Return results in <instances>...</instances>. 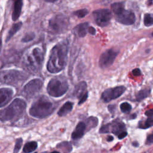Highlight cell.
<instances>
[{"label":"cell","instance_id":"obj_1","mask_svg":"<svg viewBox=\"0 0 153 153\" xmlns=\"http://www.w3.org/2000/svg\"><path fill=\"white\" fill-rule=\"evenodd\" d=\"M68 54V43L66 41L57 43L51 49L47 64L48 71L56 74L62 71L66 66Z\"/></svg>","mask_w":153,"mask_h":153},{"label":"cell","instance_id":"obj_2","mask_svg":"<svg viewBox=\"0 0 153 153\" xmlns=\"http://www.w3.org/2000/svg\"><path fill=\"white\" fill-rule=\"evenodd\" d=\"M44 59V50L39 46H34L28 50L23 57L22 65L28 72L36 74L39 72Z\"/></svg>","mask_w":153,"mask_h":153},{"label":"cell","instance_id":"obj_3","mask_svg":"<svg viewBox=\"0 0 153 153\" xmlns=\"http://www.w3.org/2000/svg\"><path fill=\"white\" fill-rule=\"evenodd\" d=\"M26 107L25 100L15 99L6 108L0 111V120L2 121H16L23 114Z\"/></svg>","mask_w":153,"mask_h":153},{"label":"cell","instance_id":"obj_4","mask_svg":"<svg viewBox=\"0 0 153 153\" xmlns=\"http://www.w3.org/2000/svg\"><path fill=\"white\" fill-rule=\"evenodd\" d=\"M53 104L45 96H41L33 103L29 109V114L36 118H44L54 111Z\"/></svg>","mask_w":153,"mask_h":153},{"label":"cell","instance_id":"obj_5","mask_svg":"<svg viewBox=\"0 0 153 153\" xmlns=\"http://www.w3.org/2000/svg\"><path fill=\"white\" fill-rule=\"evenodd\" d=\"M26 78L25 73L16 69L4 70L0 72V81L6 84H17L23 82Z\"/></svg>","mask_w":153,"mask_h":153},{"label":"cell","instance_id":"obj_6","mask_svg":"<svg viewBox=\"0 0 153 153\" xmlns=\"http://www.w3.org/2000/svg\"><path fill=\"white\" fill-rule=\"evenodd\" d=\"M68 90V84L66 80L59 78L51 79L48 83L47 90L49 95L59 97L64 95Z\"/></svg>","mask_w":153,"mask_h":153},{"label":"cell","instance_id":"obj_7","mask_svg":"<svg viewBox=\"0 0 153 153\" xmlns=\"http://www.w3.org/2000/svg\"><path fill=\"white\" fill-rule=\"evenodd\" d=\"M69 26L68 19L62 14H57L48 22V29L54 33L64 32Z\"/></svg>","mask_w":153,"mask_h":153},{"label":"cell","instance_id":"obj_8","mask_svg":"<svg viewBox=\"0 0 153 153\" xmlns=\"http://www.w3.org/2000/svg\"><path fill=\"white\" fill-rule=\"evenodd\" d=\"M43 85L41 79H33L29 81L24 87L23 93L25 97H32L39 91Z\"/></svg>","mask_w":153,"mask_h":153},{"label":"cell","instance_id":"obj_9","mask_svg":"<svg viewBox=\"0 0 153 153\" xmlns=\"http://www.w3.org/2000/svg\"><path fill=\"white\" fill-rule=\"evenodd\" d=\"M93 16L95 22L101 27L107 26L111 19V12L108 9H99L93 11Z\"/></svg>","mask_w":153,"mask_h":153},{"label":"cell","instance_id":"obj_10","mask_svg":"<svg viewBox=\"0 0 153 153\" xmlns=\"http://www.w3.org/2000/svg\"><path fill=\"white\" fill-rule=\"evenodd\" d=\"M118 53V50L113 48L109 49L103 52L101 54L99 61L100 67L102 68H106L111 66L115 61Z\"/></svg>","mask_w":153,"mask_h":153},{"label":"cell","instance_id":"obj_11","mask_svg":"<svg viewBox=\"0 0 153 153\" xmlns=\"http://www.w3.org/2000/svg\"><path fill=\"white\" fill-rule=\"evenodd\" d=\"M125 90L126 88L124 86H118L112 88H108L102 94L101 99L105 102H109L120 97Z\"/></svg>","mask_w":153,"mask_h":153},{"label":"cell","instance_id":"obj_12","mask_svg":"<svg viewBox=\"0 0 153 153\" xmlns=\"http://www.w3.org/2000/svg\"><path fill=\"white\" fill-rule=\"evenodd\" d=\"M115 19L118 22L125 25H133L136 20L134 14L125 9L120 13L115 14Z\"/></svg>","mask_w":153,"mask_h":153},{"label":"cell","instance_id":"obj_13","mask_svg":"<svg viewBox=\"0 0 153 153\" xmlns=\"http://www.w3.org/2000/svg\"><path fill=\"white\" fill-rule=\"evenodd\" d=\"M13 91L10 88H0V108L6 105L11 99Z\"/></svg>","mask_w":153,"mask_h":153},{"label":"cell","instance_id":"obj_14","mask_svg":"<svg viewBox=\"0 0 153 153\" xmlns=\"http://www.w3.org/2000/svg\"><path fill=\"white\" fill-rule=\"evenodd\" d=\"M86 129L85 124L84 122H79L76 125L75 130L71 134V137L73 139H78L82 137L84 134V131Z\"/></svg>","mask_w":153,"mask_h":153},{"label":"cell","instance_id":"obj_15","mask_svg":"<svg viewBox=\"0 0 153 153\" xmlns=\"http://www.w3.org/2000/svg\"><path fill=\"white\" fill-rule=\"evenodd\" d=\"M87 84L85 81L79 82L75 87L74 90V94L76 97L80 99L82 97H83L86 93H87Z\"/></svg>","mask_w":153,"mask_h":153},{"label":"cell","instance_id":"obj_16","mask_svg":"<svg viewBox=\"0 0 153 153\" xmlns=\"http://www.w3.org/2000/svg\"><path fill=\"white\" fill-rule=\"evenodd\" d=\"M22 0H16L14 4V8L12 13V19L13 21H16L19 18L22 10Z\"/></svg>","mask_w":153,"mask_h":153},{"label":"cell","instance_id":"obj_17","mask_svg":"<svg viewBox=\"0 0 153 153\" xmlns=\"http://www.w3.org/2000/svg\"><path fill=\"white\" fill-rule=\"evenodd\" d=\"M89 27L88 23L85 22V23H82L78 25L74 29L75 33L79 36V37H84L87 32L88 29Z\"/></svg>","mask_w":153,"mask_h":153},{"label":"cell","instance_id":"obj_18","mask_svg":"<svg viewBox=\"0 0 153 153\" xmlns=\"http://www.w3.org/2000/svg\"><path fill=\"white\" fill-rule=\"evenodd\" d=\"M72 108H73V103L69 101L66 102L60 108V109L57 112V114L60 117L65 116L72 111Z\"/></svg>","mask_w":153,"mask_h":153},{"label":"cell","instance_id":"obj_19","mask_svg":"<svg viewBox=\"0 0 153 153\" xmlns=\"http://www.w3.org/2000/svg\"><path fill=\"white\" fill-rule=\"evenodd\" d=\"M124 124L121 121H114L113 123L110 124V130L114 134H120L123 131Z\"/></svg>","mask_w":153,"mask_h":153},{"label":"cell","instance_id":"obj_20","mask_svg":"<svg viewBox=\"0 0 153 153\" xmlns=\"http://www.w3.org/2000/svg\"><path fill=\"white\" fill-rule=\"evenodd\" d=\"M22 26V22H18V23L13 24L12 25L11 27L10 28V29L9 30L7 35L5 41L6 42L9 41V40L14 36V35L16 33H17L18 32V30H20Z\"/></svg>","mask_w":153,"mask_h":153},{"label":"cell","instance_id":"obj_21","mask_svg":"<svg viewBox=\"0 0 153 153\" xmlns=\"http://www.w3.org/2000/svg\"><path fill=\"white\" fill-rule=\"evenodd\" d=\"M38 147V144L36 142L31 141L25 144L23 147V151L25 153H31L34 151Z\"/></svg>","mask_w":153,"mask_h":153},{"label":"cell","instance_id":"obj_22","mask_svg":"<svg viewBox=\"0 0 153 153\" xmlns=\"http://www.w3.org/2000/svg\"><path fill=\"white\" fill-rule=\"evenodd\" d=\"M57 148L60 149L63 153H69L72 149V146L68 142H63L57 145Z\"/></svg>","mask_w":153,"mask_h":153},{"label":"cell","instance_id":"obj_23","mask_svg":"<svg viewBox=\"0 0 153 153\" xmlns=\"http://www.w3.org/2000/svg\"><path fill=\"white\" fill-rule=\"evenodd\" d=\"M111 8L113 12L117 14L124 10V4L123 2H115L111 5Z\"/></svg>","mask_w":153,"mask_h":153},{"label":"cell","instance_id":"obj_24","mask_svg":"<svg viewBox=\"0 0 153 153\" xmlns=\"http://www.w3.org/2000/svg\"><path fill=\"white\" fill-rule=\"evenodd\" d=\"M98 123V120L97 118L94 117H89L88 119H87L85 126L86 128H88V129H90L91 128L95 127Z\"/></svg>","mask_w":153,"mask_h":153},{"label":"cell","instance_id":"obj_25","mask_svg":"<svg viewBox=\"0 0 153 153\" xmlns=\"http://www.w3.org/2000/svg\"><path fill=\"white\" fill-rule=\"evenodd\" d=\"M149 93H150V90L147 88L139 91L136 95V100L137 101H140L144 99L149 95Z\"/></svg>","mask_w":153,"mask_h":153},{"label":"cell","instance_id":"obj_26","mask_svg":"<svg viewBox=\"0 0 153 153\" xmlns=\"http://www.w3.org/2000/svg\"><path fill=\"white\" fill-rule=\"evenodd\" d=\"M143 22L146 26H151L153 25V14H146L144 16Z\"/></svg>","mask_w":153,"mask_h":153},{"label":"cell","instance_id":"obj_27","mask_svg":"<svg viewBox=\"0 0 153 153\" xmlns=\"http://www.w3.org/2000/svg\"><path fill=\"white\" fill-rule=\"evenodd\" d=\"M88 13V11L87 9L83 8V9H80L78 10H76L73 13V14L78 17V18H82L84 17Z\"/></svg>","mask_w":153,"mask_h":153},{"label":"cell","instance_id":"obj_28","mask_svg":"<svg viewBox=\"0 0 153 153\" xmlns=\"http://www.w3.org/2000/svg\"><path fill=\"white\" fill-rule=\"evenodd\" d=\"M35 37V35L33 32H29L24 35V36L22 39V42H27L33 40Z\"/></svg>","mask_w":153,"mask_h":153},{"label":"cell","instance_id":"obj_29","mask_svg":"<svg viewBox=\"0 0 153 153\" xmlns=\"http://www.w3.org/2000/svg\"><path fill=\"white\" fill-rule=\"evenodd\" d=\"M120 109L123 112H128L131 109V106L128 103L124 102L120 105Z\"/></svg>","mask_w":153,"mask_h":153},{"label":"cell","instance_id":"obj_30","mask_svg":"<svg viewBox=\"0 0 153 153\" xmlns=\"http://www.w3.org/2000/svg\"><path fill=\"white\" fill-rule=\"evenodd\" d=\"M22 142H23V140L22 138H19L17 139V140L16 142L15 146H14L13 153H18V152L20 151V149L22 147Z\"/></svg>","mask_w":153,"mask_h":153},{"label":"cell","instance_id":"obj_31","mask_svg":"<svg viewBox=\"0 0 153 153\" xmlns=\"http://www.w3.org/2000/svg\"><path fill=\"white\" fill-rule=\"evenodd\" d=\"M151 126H153V117H152L148 118L145 122L144 124H143V126L140 127L142 128H146L150 127Z\"/></svg>","mask_w":153,"mask_h":153},{"label":"cell","instance_id":"obj_32","mask_svg":"<svg viewBox=\"0 0 153 153\" xmlns=\"http://www.w3.org/2000/svg\"><path fill=\"white\" fill-rule=\"evenodd\" d=\"M99 132L101 133H109L111 132L110 130V124H108L106 125L103 126L99 130Z\"/></svg>","mask_w":153,"mask_h":153},{"label":"cell","instance_id":"obj_33","mask_svg":"<svg viewBox=\"0 0 153 153\" xmlns=\"http://www.w3.org/2000/svg\"><path fill=\"white\" fill-rule=\"evenodd\" d=\"M146 143L148 145L153 143V133L148 136L146 140Z\"/></svg>","mask_w":153,"mask_h":153},{"label":"cell","instance_id":"obj_34","mask_svg":"<svg viewBox=\"0 0 153 153\" xmlns=\"http://www.w3.org/2000/svg\"><path fill=\"white\" fill-rule=\"evenodd\" d=\"M88 97V93H86L83 97H82L79 100V102H78V105H81L82 103H83L87 99Z\"/></svg>","mask_w":153,"mask_h":153},{"label":"cell","instance_id":"obj_35","mask_svg":"<svg viewBox=\"0 0 153 153\" xmlns=\"http://www.w3.org/2000/svg\"><path fill=\"white\" fill-rule=\"evenodd\" d=\"M132 73L135 76H139V75H140L141 74V72H140V69H138V68L133 69V71H132Z\"/></svg>","mask_w":153,"mask_h":153},{"label":"cell","instance_id":"obj_36","mask_svg":"<svg viewBox=\"0 0 153 153\" xmlns=\"http://www.w3.org/2000/svg\"><path fill=\"white\" fill-rule=\"evenodd\" d=\"M127 133L126 131H123L121 132V133L118 134V138H119L120 139H123L124 137H125L127 136Z\"/></svg>","mask_w":153,"mask_h":153},{"label":"cell","instance_id":"obj_37","mask_svg":"<svg viewBox=\"0 0 153 153\" xmlns=\"http://www.w3.org/2000/svg\"><path fill=\"white\" fill-rule=\"evenodd\" d=\"M88 32L91 35H95V33H96V29L93 27H92V26H89L88 29Z\"/></svg>","mask_w":153,"mask_h":153},{"label":"cell","instance_id":"obj_38","mask_svg":"<svg viewBox=\"0 0 153 153\" xmlns=\"http://www.w3.org/2000/svg\"><path fill=\"white\" fill-rule=\"evenodd\" d=\"M145 114L146 116H148V117H152V116L153 115V111L151 110H151H148V111H147L145 112Z\"/></svg>","mask_w":153,"mask_h":153},{"label":"cell","instance_id":"obj_39","mask_svg":"<svg viewBox=\"0 0 153 153\" xmlns=\"http://www.w3.org/2000/svg\"><path fill=\"white\" fill-rule=\"evenodd\" d=\"M45 1L47 2H54L57 1V0H45Z\"/></svg>","mask_w":153,"mask_h":153},{"label":"cell","instance_id":"obj_40","mask_svg":"<svg viewBox=\"0 0 153 153\" xmlns=\"http://www.w3.org/2000/svg\"><path fill=\"white\" fill-rule=\"evenodd\" d=\"M1 48H2V41L1 39H0V52L1 51Z\"/></svg>","mask_w":153,"mask_h":153},{"label":"cell","instance_id":"obj_41","mask_svg":"<svg viewBox=\"0 0 153 153\" xmlns=\"http://www.w3.org/2000/svg\"><path fill=\"white\" fill-rule=\"evenodd\" d=\"M51 153H60V152H58V151H53V152H52Z\"/></svg>","mask_w":153,"mask_h":153},{"label":"cell","instance_id":"obj_42","mask_svg":"<svg viewBox=\"0 0 153 153\" xmlns=\"http://www.w3.org/2000/svg\"><path fill=\"white\" fill-rule=\"evenodd\" d=\"M42 153H47V152H42Z\"/></svg>","mask_w":153,"mask_h":153},{"label":"cell","instance_id":"obj_43","mask_svg":"<svg viewBox=\"0 0 153 153\" xmlns=\"http://www.w3.org/2000/svg\"><path fill=\"white\" fill-rule=\"evenodd\" d=\"M152 36H153V32H152Z\"/></svg>","mask_w":153,"mask_h":153},{"label":"cell","instance_id":"obj_44","mask_svg":"<svg viewBox=\"0 0 153 153\" xmlns=\"http://www.w3.org/2000/svg\"><path fill=\"white\" fill-rule=\"evenodd\" d=\"M35 153H36V152H35Z\"/></svg>","mask_w":153,"mask_h":153}]
</instances>
